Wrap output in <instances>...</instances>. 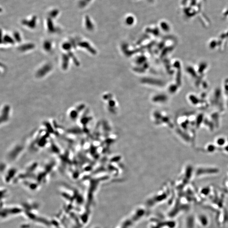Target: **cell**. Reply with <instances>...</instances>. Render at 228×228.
<instances>
[{
	"label": "cell",
	"mask_w": 228,
	"mask_h": 228,
	"mask_svg": "<svg viewBox=\"0 0 228 228\" xmlns=\"http://www.w3.org/2000/svg\"><path fill=\"white\" fill-rule=\"evenodd\" d=\"M51 69V66L49 65H44V67H42V69H40L41 70H39L38 71L37 73V75L38 77H42L44 75H45L47 73V72L50 71V69Z\"/></svg>",
	"instance_id": "277c9868"
},
{
	"label": "cell",
	"mask_w": 228,
	"mask_h": 228,
	"mask_svg": "<svg viewBox=\"0 0 228 228\" xmlns=\"http://www.w3.org/2000/svg\"><path fill=\"white\" fill-rule=\"evenodd\" d=\"M14 34L15 39L17 40L18 41H20L21 38L20 37V35L19 32H18V31H16L14 33Z\"/></svg>",
	"instance_id": "9c48e42d"
},
{
	"label": "cell",
	"mask_w": 228,
	"mask_h": 228,
	"mask_svg": "<svg viewBox=\"0 0 228 228\" xmlns=\"http://www.w3.org/2000/svg\"><path fill=\"white\" fill-rule=\"evenodd\" d=\"M33 47H34L33 45L31 44H26L25 46H22L21 47H20V49L23 51H25L28 50V49H30V48H33Z\"/></svg>",
	"instance_id": "ba28073f"
},
{
	"label": "cell",
	"mask_w": 228,
	"mask_h": 228,
	"mask_svg": "<svg viewBox=\"0 0 228 228\" xmlns=\"http://www.w3.org/2000/svg\"><path fill=\"white\" fill-rule=\"evenodd\" d=\"M69 59L67 55H64L63 58V67L64 69L67 68L69 64Z\"/></svg>",
	"instance_id": "5b68a950"
},
{
	"label": "cell",
	"mask_w": 228,
	"mask_h": 228,
	"mask_svg": "<svg viewBox=\"0 0 228 228\" xmlns=\"http://www.w3.org/2000/svg\"><path fill=\"white\" fill-rule=\"evenodd\" d=\"M3 40L6 43L13 44L14 42L13 39L8 35H6L4 36Z\"/></svg>",
	"instance_id": "52a82bcc"
},
{
	"label": "cell",
	"mask_w": 228,
	"mask_h": 228,
	"mask_svg": "<svg viewBox=\"0 0 228 228\" xmlns=\"http://www.w3.org/2000/svg\"><path fill=\"white\" fill-rule=\"evenodd\" d=\"M43 46L45 50L47 51H49L51 49L52 44L50 42H49V41H46V42H44V43Z\"/></svg>",
	"instance_id": "8992f818"
},
{
	"label": "cell",
	"mask_w": 228,
	"mask_h": 228,
	"mask_svg": "<svg viewBox=\"0 0 228 228\" xmlns=\"http://www.w3.org/2000/svg\"><path fill=\"white\" fill-rule=\"evenodd\" d=\"M60 13V11L59 9L53 7L47 10V16L50 17L53 19H55L59 17Z\"/></svg>",
	"instance_id": "3957f363"
},
{
	"label": "cell",
	"mask_w": 228,
	"mask_h": 228,
	"mask_svg": "<svg viewBox=\"0 0 228 228\" xmlns=\"http://www.w3.org/2000/svg\"><path fill=\"white\" fill-rule=\"evenodd\" d=\"M38 20L37 16L33 14L24 18L21 20V23L23 26L34 29L37 26Z\"/></svg>",
	"instance_id": "6da1fadb"
},
{
	"label": "cell",
	"mask_w": 228,
	"mask_h": 228,
	"mask_svg": "<svg viewBox=\"0 0 228 228\" xmlns=\"http://www.w3.org/2000/svg\"><path fill=\"white\" fill-rule=\"evenodd\" d=\"M53 19L47 16L45 20L47 29L49 33H54L59 30V29H58L59 28L55 26V24L53 20Z\"/></svg>",
	"instance_id": "7a4b0ae2"
}]
</instances>
